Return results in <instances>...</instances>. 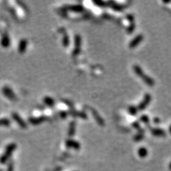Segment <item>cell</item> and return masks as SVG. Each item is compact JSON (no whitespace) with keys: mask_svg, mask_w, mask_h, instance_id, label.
I'll list each match as a JSON object with an SVG mask.
<instances>
[{"mask_svg":"<svg viewBox=\"0 0 171 171\" xmlns=\"http://www.w3.org/2000/svg\"><path fill=\"white\" fill-rule=\"evenodd\" d=\"M150 101H151V95L149 94H146L145 96H144V98L143 100V102L139 105V109L143 110L145 109L146 106L150 103Z\"/></svg>","mask_w":171,"mask_h":171,"instance_id":"obj_1","label":"cell"},{"mask_svg":"<svg viewBox=\"0 0 171 171\" xmlns=\"http://www.w3.org/2000/svg\"><path fill=\"white\" fill-rule=\"evenodd\" d=\"M143 36L142 35H138L137 37L134 39L129 44L130 48H135L136 47L137 44L141 42V41L143 40Z\"/></svg>","mask_w":171,"mask_h":171,"instance_id":"obj_2","label":"cell"},{"mask_svg":"<svg viewBox=\"0 0 171 171\" xmlns=\"http://www.w3.org/2000/svg\"><path fill=\"white\" fill-rule=\"evenodd\" d=\"M81 38L79 36H77L76 37V49L74 50V52L73 53V55H76L78 53H79L80 51V46H81Z\"/></svg>","mask_w":171,"mask_h":171,"instance_id":"obj_3","label":"cell"},{"mask_svg":"<svg viewBox=\"0 0 171 171\" xmlns=\"http://www.w3.org/2000/svg\"><path fill=\"white\" fill-rule=\"evenodd\" d=\"M141 78L143 79V81L145 82V83L149 86H153L155 83H154V81L151 79V77L147 76L145 74H144V75L141 77Z\"/></svg>","mask_w":171,"mask_h":171,"instance_id":"obj_4","label":"cell"},{"mask_svg":"<svg viewBox=\"0 0 171 171\" xmlns=\"http://www.w3.org/2000/svg\"><path fill=\"white\" fill-rule=\"evenodd\" d=\"M134 70H135V71L137 75H138L139 77H141L144 75L142 69H141L139 67H138L137 65H134Z\"/></svg>","mask_w":171,"mask_h":171,"instance_id":"obj_5","label":"cell"},{"mask_svg":"<svg viewBox=\"0 0 171 171\" xmlns=\"http://www.w3.org/2000/svg\"><path fill=\"white\" fill-rule=\"evenodd\" d=\"M72 10L74 11V12H80L83 11V7L81 6H74L72 7Z\"/></svg>","mask_w":171,"mask_h":171,"instance_id":"obj_6","label":"cell"},{"mask_svg":"<svg viewBox=\"0 0 171 171\" xmlns=\"http://www.w3.org/2000/svg\"><path fill=\"white\" fill-rule=\"evenodd\" d=\"M44 102H45V103L47 104V105H50V106L53 105V104H54L53 100L49 97L46 98L45 99H44Z\"/></svg>","mask_w":171,"mask_h":171,"instance_id":"obj_7","label":"cell"},{"mask_svg":"<svg viewBox=\"0 0 171 171\" xmlns=\"http://www.w3.org/2000/svg\"><path fill=\"white\" fill-rule=\"evenodd\" d=\"M129 110V112L131 113L132 115H136V113H137L136 109V108H135V107H130Z\"/></svg>","mask_w":171,"mask_h":171,"instance_id":"obj_8","label":"cell"},{"mask_svg":"<svg viewBox=\"0 0 171 171\" xmlns=\"http://www.w3.org/2000/svg\"><path fill=\"white\" fill-rule=\"evenodd\" d=\"M63 43H64L65 46H67L68 44H69V39L67 36H65V38L64 39V41H63Z\"/></svg>","mask_w":171,"mask_h":171,"instance_id":"obj_9","label":"cell"},{"mask_svg":"<svg viewBox=\"0 0 171 171\" xmlns=\"http://www.w3.org/2000/svg\"><path fill=\"white\" fill-rule=\"evenodd\" d=\"M141 119L144 122H148V121H149V119H148V117L146 116H143L142 117H141Z\"/></svg>","mask_w":171,"mask_h":171,"instance_id":"obj_10","label":"cell"},{"mask_svg":"<svg viewBox=\"0 0 171 171\" xmlns=\"http://www.w3.org/2000/svg\"><path fill=\"white\" fill-rule=\"evenodd\" d=\"M154 134L155 135H162L163 134V131H162V130H159V129H157V130H154Z\"/></svg>","mask_w":171,"mask_h":171,"instance_id":"obj_11","label":"cell"},{"mask_svg":"<svg viewBox=\"0 0 171 171\" xmlns=\"http://www.w3.org/2000/svg\"><path fill=\"white\" fill-rule=\"evenodd\" d=\"M61 116H62V117H66V113L65 112H63V113H62L61 114Z\"/></svg>","mask_w":171,"mask_h":171,"instance_id":"obj_12","label":"cell"},{"mask_svg":"<svg viewBox=\"0 0 171 171\" xmlns=\"http://www.w3.org/2000/svg\"><path fill=\"white\" fill-rule=\"evenodd\" d=\"M170 132H171V127H170Z\"/></svg>","mask_w":171,"mask_h":171,"instance_id":"obj_13","label":"cell"}]
</instances>
